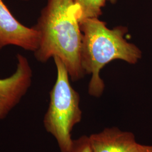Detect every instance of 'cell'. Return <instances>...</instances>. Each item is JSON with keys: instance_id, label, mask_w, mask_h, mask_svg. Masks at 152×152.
<instances>
[{"instance_id": "cell-1", "label": "cell", "mask_w": 152, "mask_h": 152, "mask_svg": "<svg viewBox=\"0 0 152 152\" xmlns=\"http://www.w3.org/2000/svg\"><path fill=\"white\" fill-rule=\"evenodd\" d=\"M39 35L35 58L41 63L59 58L73 81L85 72L81 63L82 34L75 0H48L33 27Z\"/></svg>"}, {"instance_id": "cell-2", "label": "cell", "mask_w": 152, "mask_h": 152, "mask_svg": "<svg viewBox=\"0 0 152 152\" xmlns=\"http://www.w3.org/2000/svg\"><path fill=\"white\" fill-rule=\"evenodd\" d=\"M80 26L82 32V67L84 72L92 75L88 92L91 96L99 97L105 87L99 76L104 66L114 59L135 64L141 58V51L124 37L127 31L126 28L110 29L98 18L85 19L80 23Z\"/></svg>"}, {"instance_id": "cell-3", "label": "cell", "mask_w": 152, "mask_h": 152, "mask_svg": "<svg viewBox=\"0 0 152 152\" xmlns=\"http://www.w3.org/2000/svg\"><path fill=\"white\" fill-rule=\"evenodd\" d=\"M57 78L50 92L49 108L44 115L46 131L55 139L60 152H69L73 139L72 131L81 121L80 96L72 87L69 74L59 58L54 57Z\"/></svg>"}, {"instance_id": "cell-4", "label": "cell", "mask_w": 152, "mask_h": 152, "mask_svg": "<svg viewBox=\"0 0 152 152\" xmlns=\"http://www.w3.org/2000/svg\"><path fill=\"white\" fill-rule=\"evenodd\" d=\"M16 59L15 72L0 79V122L20 103L32 85V70L27 59L18 54Z\"/></svg>"}, {"instance_id": "cell-5", "label": "cell", "mask_w": 152, "mask_h": 152, "mask_svg": "<svg viewBox=\"0 0 152 152\" xmlns=\"http://www.w3.org/2000/svg\"><path fill=\"white\" fill-rule=\"evenodd\" d=\"M39 42L38 32L21 24L0 0V51L6 46L14 45L34 53Z\"/></svg>"}, {"instance_id": "cell-6", "label": "cell", "mask_w": 152, "mask_h": 152, "mask_svg": "<svg viewBox=\"0 0 152 152\" xmlns=\"http://www.w3.org/2000/svg\"><path fill=\"white\" fill-rule=\"evenodd\" d=\"M89 139L93 152H142L147 147L136 141L133 133L116 127L105 128Z\"/></svg>"}, {"instance_id": "cell-7", "label": "cell", "mask_w": 152, "mask_h": 152, "mask_svg": "<svg viewBox=\"0 0 152 152\" xmlns=\"http://www.w3.org/2000/svg\"><path fill=\"white\" fill-rule=\"evenodd\" d=\"M107 0H75L77 10L79 23L92 18H98L102 14V8Z\"/></svg>"}, {"instance_id": "cell-8", "label": "cell", "mask_w": 152, "mask_h": 152, "mask_svg": "<svg viewBox=\"0 0 152 152\" xmlns=\"http://www.w3.org/2000/svg\"><path fill=\"white\" fill-rule=\"evenodd\" d=\"M69 152H93L89 136L83 135L73 140Z\"/></svg>"}, {"instance_id": "cell-9", "label": "cell", "mask_w": 152, "mask_h": 152, "mask_svg": "<svg viewBox=\"0 0 152 152\" xmlns=\"http://www.w3.org/2000/svg\"><path fill=\"white\" fill-rule=\"evenodd\" d=\"M142 152H152V145H147L145 149Z\"/></svg>"}, {"instance_id": "cell-10", "label": "cell", "mask_w": 152, "mask_h": 152, "mask_svg": "<svg viewBox=\"0 0 152 152\" xmlns=\"http://www.w3.org/2000/svg\"><path fill=\"white\" fill-rule=\"evenodd\" d=\"M112 4H114V3H115V2L117 1V0H109Z\"/></svg>"}, {"instance_id": "cell-11", "label": "cell", "mask_w": 152, "mask_h": 152, "mask_svg": "<svg viewBox=\"0 0 152 152\" xmlns=\"http://www.w3.org/2000/svg\"><path fill=\"white\" fill-rule=\"evenodd\" d=\"M25 1H28V0H25Z\"/></svg>"}]
</instances>
